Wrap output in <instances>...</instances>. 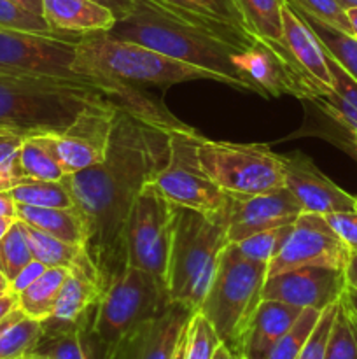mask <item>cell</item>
Here are the masks:
<instances>
[{"label": "cell", "mask_w": 357, "mask_h": 359, "mask_svg": "<svg viewBox=\"0 0 357 359\" xmlns=\"http://www.w3.org/2000/svg\"><path fill=\"white\" fill-rule=\"evenodd\" d=\"M42 332V323L20 309L0 321V359H24L31 354Z\"/></svg>", "instance_id": "4316f807"}, {"label": "cell", "mask_w": 357, "mask_h": 359, "mask_svg": "<svg viewBox=\"0 0 357 359\" xmlns=\"http://www.w3.org/2000/svg\"><path fill=\"white\" fill-rule=\"evenodd\" d=\"M345 287V270L301 266L266 277L262 300H276L298 309L324 311L340 300Z\"/></svg>", "instance_id": "4fadbf2b"}, {"label": "cell", "mask_w": 357, "mask_h": 359, "mask_svg": "<svg viewBox=\"0 0 357 359\" xmlns=\"http://www.w3.org/2000/svg\"><path fill=\"white\" fill-rule=\"evenodd\" d=\"M192 314L191 309L170 302L122 340L114 359H174Z\"/></svg>", "instance_id": "2e32d148"}, {"label": "cell", "mask_w": 357, "mask_h": 359, "mask_svg": "<svg viewBox=\"0 0 357 359\" xmlns=\"http://www.w3.org/2000/svg\"><path fill=\"white\" fill-rule=\"evenodd\" d=\"M336 309H338V302L329 305V307H326L321 312V318H318L314 332L308 337L307 344H304L303 351H301L298 359H324L326 346H328L329 333H331L332 321H335Z\"/></svg>", "instance_id": "f35d334b"}, {"label": "cell", "mask_w": 357, "mask_h": 359, "mask_svg": "<svg viewBox=\"0 0 357 359\" xmlns=\"http://www.w3.org/2000/svg\"><path fill=\"white\" fill-rule=\"evenodd\" d=\"M254 39L282 44V11L286 0H233Z\"/></svg>", "instance_id": "484cf974"}, {"label": "cell", "mask_w": 357, "mask_h": 359, "mask_svg": "<svg viewBox=\"0 0 357 359\" xmlns=\"http://www.w3.org/2000/svg\"><path fill=\"white\" fill-rule=\"evenodd\" d=\"M220 346V339L209 319L202 312H195L188 328L184 359H212L216 349Z\"/></svg>", "instance_id": "d590c367"}, {"label": "cell", "mask_w": 357, "mask_h": 359, "mask_svg": "<svg viewBox=\"0 0 357 359\" xmlns=\"http://www.w3.org/2000/svg\"><path fill=\"white\" fill-rule=\"evenodd\" d=\"M326 58H328L329 74H331L332 90H335L346 104L352 105L357 112V81L354 79L336 60H332L331 56L326 55Z\"/></svg>", "instance_id": "60d3db41"}, {"label": "cell", "mask_w": 357, "mask_h": 359, "mask_svg": "<svg viewBox=\"0 0 357 359\" xmlns=\"http://www.w3.org/2000/svg\"><path fill=\"white\" fill-rule=\"evenodd\" d=\"M212 359H241V356L240 354L233 353L230 347L224 346V344L220 342V346L216 349V354H214Z\"/></svg>", "instance_id": "c3c4849f"}, {"label": "cell", "mask_w": 357, "mask_h": 359, "mask_svg": "<svg viewBox=\"0 0 357 359\" xmlns=\"http://www.w3.org/2000/svg\"><path fill=\"white\" fill-rule=\"evenodd\" d=\"M241 359H244V358H241Z\"/></svg>", "instance_id": "680465c9"}, {"label": "cell", "mask_w": 357, "mask_h": 359, "mask_svg": "<svg viewBox=\"0 0 357 359\" xmlns=\"http://www.w3.org/2000/svg\"><path fill=\"white\" fill-rule=\"evenodd\" d=\"M268 277V263L254 262L227 244L220 255L202 312L217 337L233 353L240 354L245 330L262 300V286Z\"/></svg>", "instance_id": "8992f818"}, {"label": "cell", "mask_w": 357, "mask_h": 359, "mask_svg": "<svg viewBox=\"0 0 357 359\" xmlns=\"http://www.w3.org/2000/svg\"><path fill=\"white\" fill-rule=\"evenodd\" d=\"M42 18L63 35L111 32L118 18L97 0H42Z\"/></svg>", "instance_id": "ffe728a7"}, {"label": "cell", "mask_w": 357, "mask_h": 359, "mask_svg": "<svg viewBox=\"0 0 357 359\" xmlns=\"http://www.w3.org/2000/svg\"><path fill=\"white\" fill-rule=\"evenodd\" d=\"M118 104H102L86 109L65 132L55 133L56 156L65 175L86 170L107 156Z\"/></svg>", "instance_id": "7c38bea8"}, {"label": "cell", "mask_w": 357, "mask_h": 359, "mask_svg": "<svg viewBox=\"0 0 357 359\" xmlns=\"http://www.w3.org/2000/svg\"><path fill=\"white\" fill-rule=\"evenodd\" d=\"M14 202L31 207H74L70 193L63 181H37L24 179L9 189Z\"/></svg>", "instance_id": "f546056e"}, {"label": "cell", "mask_w": 357, "mask_h": 359, "mask_svg": "<svg viewBox=\"0 0 357 359\" xmlns=\"http://www.w3.org/2000/svg\"><path fill=\"white\" fill-rule=\"evenodd\" d=\"M170 304L167 284L146 270L126 266L94 305L93 330L107 359H114L122 340Z\"/></svg>", "instance_id": "52a82bcc"}, {"label": "cell", "mask_w": 357, "mask_h": 359, "mask_svg": "<svg viewBox=\"0 0 357 359\" xmlns=\"http://www.w3.org/2000/svg\"><path fill=\"white\" fill-rule=\"evenodd\" d=\"M188 328H189V326H188ZM186 344H188V330H186L184 335H182L181 344H178L177 353H175L174 359H184V358H186Z\"/></svg>", "instance_id": "f907efd6"}, {"label": "cell", "mask_w": 357, "mask_h": 359, "mask_svg": "<svg viewBox=\"0 0 357 359\" xmlns=\"http://www.w3.org/2000/svg\"><path fill=\"white\" fill-rule=\"evenodd\" d=\"M13 2L20 4L24 9L31 11V13L35 14H41L42 16V0H13Z\"/></svg>", "instance_id": "681fc988"}, {"label": "cell", "mask_w": 357, "mask_h": 359, "mask_svg": "<svg viewBox=\"0 0 357 359\" xmlns=\"http://www.w3.org/2000/svg\"><path fill=\"white\" fill-rule=\"evenodd\" d=\"M198 137L200 133L191 126L170 130L167 163L150 179V184L174 205L203 214H220L227 209L230 195L200 165Z\"/></svg>", "instance_id": "9c48e42d"}, {"label": "cell", "mask_w": 357, "mask_h": 359, "mask_svg": "<svg viewBox=\"0 0 357 359\" xmlns=\"http://www.w3.org/2000/svg\"><path fill=\"white\" fill-rule=\"evenodd\" d=\"M282 46L287 58L301 74L321 84L324 90H332L324 48L314 30L287 0L282 11Z\"/></svg>", "instance_id": "d6986e66"}, {"label": "cell", "mask_w": 357, "mask_h": 359, "mask_svg": "<svg viewBox=\"0 0 357 359\" xmlns=\"http://www.w3.org/2000/svg\"><path fill=\"white\" fill-rule=\"evenodd\" d=\"M0 217H9V219H18L16 217V202L9 191H0Z\"/></svg>", "instance_id": "ee69618b"}, {"label": "cell", "mask_w": 357, "mask_h": 359, "mask_svg": "<svg viewBox=\"0 0 357 359\" xmlns=\"http://www.w3.org/2000/svg\"><path fill=\"white\" fill-rule=\"evenodd\" d=\"M346 16H349L350 25H352L354 35L357 37V7H352V9H346Z\"/></svg>", "instance_id": "816d5d0a"}, {"label": "cell", "mask_w": 357, "mask_h": 359, "mask_svg": "<svg viewBox=\"0 0 357 359\" xmlns=\"http://www.w3.org/2000/svg\"><path fill=\"white\" fill-rule=\"evenodd\" d=\"M345 279H346V286H352L357 290V252H354V255L350 256L349 263H346Z\"/></svg>", "instance_id": "7dc6e473"}, {"label": "cell", "mask_w": 357, "mask_h": 359, "mask_svg": "<svg viewBox=\"0 0 357 359\" xmlns=\"http://www.w3.org/2000/svg\"><path fill=\"white\" fill-rule=\"evenodd\" d=\"M24 359H42V358H37V356H28V358H24Z\"/></svg>", "instance_id": "6f0895ef"}, {"label": "cell", "mask_w": 357, "mask_h": 359, "mask_svg": "<svg viewBox=\"0 0 357 359\" xmlns=\"http://www.w3.org/2000/svg\"><path fill=\"white\" fill-rule=\"evenodd\" d=\"M97 2L104 4L105 7H108L115 14L118 20H122V18L130 16L133 13L139 0H97Z\"/></svg>", "instance_id": "7bdbcfd3"}, {"label": "cell", "mask_w": 357, "mask_h": 359, "mask_svg": "<svg viewBox=\"0 0 357 359\" xmlns=\"http://www.w3.org/2000/svg\"><path fill=\"white\" fill-rule=\"evenodd\" d=\"M52 135L55 133H46V135L27 137L23 140L16 161L18 182L24 179L62 181L65 177V172L56 156Z\"/></svg>", "instance_id": "cb8c5ba5"}, {"label": "cell", "mask_w": 357, "mask_h": 359, "mask_svg": "<svg viewBox=\"0 0 357 359\" xmlns=\"http://www.w3.org/2000/svg\"><path fill=\"white\" fill-rule=\"evenodd\" d=\"M178 20L202 27L247 49L254 42L233 0H147Z\"/></svg>", "instance_id": "ac0fdd59"}, {"label": "cell", "mask_w": 357, "mask_h": 359, "mask_svg": "<svg viewBox=\"0 0 357 359\" xmlns=\"http://www.w3.org/2000/svg\"><path fill=\"white\" fill-rule=\"evenodd\" d=\"M287 2L290 6L308 13L310 16L331 25V27L340 28V30L354 35L352 25H350L349 16H346V11L340 6L338 0H287Z\"/></svg>", "instance_id": "8d00e7d4"}, {"label": "cell", "mask_w": 357, "mask_h": 359, "mask_svg": "<svg viewBox=\"0 0 357 359\" xmlns=\"http://www.w3.org/2000/svg\"><path fill=\"white\" fill-rule=\"evenodd\" d=\"M293 224H284V226L272 228V230L259 231V233L251 235V237L244 238L240 242H234V248L244 255L245 258L254 259V262L268 263L275 258L276 252L284 245L290 233Z\"/></svg>", "instance_id": "836d02e7"}, {"label": "cell", "mask_w": 357, "mask_h": 359, "mask_svg": "<svg viewBox=\"0 0 357 359\" xmlns=\"http://www.w3.org/2000/svg\"><path fill=\"white\" fill-rule=\"evenodd\" d=\"M46 270V266L42 265V263H38V262H31V263H28L27 266H24L23 270H21L20 273H18L16 276V279L13 280V283H10V291H13V293H20V291H23L24 287L27 286H30L31 283H34L35 279H37L38 276H41L42 272H44Z\"/></svg>", "instance_id": "b9f144b4"}, {"label": "cell", "mask_w": 357, "mask_h": 359, "mask_svg": "<svg viewBox=\"0 0 357 359\" xmlns=\"http://www.w3.org/2000/svg\"><path fill=\"white\" fill-rule=\"evenodd\" d=\"M170 130L118 109L105 160L62 179L84 221V251L104 291L126 269V221L140 189L167 163Z\"/></svg>", "instance_id": "6da1fadb"}, {"label": "cell", "mask_w": 357, "mask_h": 359, "mask_svg": "<svg viewBox=\"0 0 357 359\" xmlns=\"http://www.w3.org/2000/svg\"><path fill=\"white\" fill-rule=\"evenodd\" d=\"M321 312L317 309H304L296 323L272 347L266 359H298L321 318Z\"/></svg>", "instance_id": "d6a6232c"}, {"label": "cell", "mask_w": 357, "mask_h": 359, "mask_svg": "<svg viewBox=\"0 0 357 359\" xmlns=\"http://www.w3.org/2000/svg\"><path fill=\"white\" fill-rule=\"evenodd\" d=\"M227 210L230 203L220 214L177 207L164 279L170 302L200 311L227 245Z\"/></svg>", "instance_id": "277c9868"}, {"label": "cell", "mask_w": 357, "mask_h": 359, "mask_svg": "<svg viewBox=\"0 0 357 359\" xmlns=\"http://www.w3.org/2000/svg\"><path fill=\"white\" fill-rule=\"evenodd\" d=\"M111 102L118 104L90 84L0 74V132L21 137L62 133L86 109Z\"/></svg>", "instance_id": "3957f363"}, {"label": "cell", "mask_w": 357, "mask_h": 359, "mask_svg": "<svg viewBox=\"0 0 357 359\" xmlns=\"http://www.w3.org/2000/svg\"><path fill=\"white\" fill-rule=\"evenodd\" d=\"M94 305L76 321H58L52 318L41 321V337L30 356L42 359H107L93 330Z\"/></svg>", "instance_id": "e0dca14e"}, {"label": "cell", "mask_w": 357, "mask_h": 359, "mask_svg": "<svg viewBox=\"0 0 357 359\" xmlns=\"http://www.w3.org/2000/svg\"><path fill=\"white\" fill-rule=\"evenodd\" d=\"M18 221L72 245L86 242V226L76 207H31L16 203Z\"/></svg>", "instance_id": "603a6c76"}, {"label": "cell", "mask_w": 357, "mask_h": 359, "mask_svg": "<svg viewBox=\"0 0 357 359\" xmlns=\"http://www.w3.org/2000/svg\"><path fill=\"white\" fill-rule=\"evenodd\" d=\"M286 167V188L298 200L301 212L332 214L357 210V196L336 186L307 154H282Z\"/></svg>", "instance_id": "9a60e30c"}, {"label": "cell", "mask_w": 357, "mask_h": 359, "mask_svg": "<svg viewBox=\"0 0 357 359\" xmlns=\"http://www.w3.org/2000/svg\"><path fill=\"white\" fill-rule=\"evenodd\" d=\"M324 359H357V321L338 300Z\"/></svg>", "instance_id": "1f68e13d"}, {"label": "cell", "mask_w": 357, "mask_h": 359, "mask_svg": "<svg viewBox=\"0 0 357 359\" xmlns=\"http://www.w3.org/2000/svg\"><path fill=\"white\" fill-rule=\"evenodd\" d=\"M303 311L304 309L282 302L261 300L245 330L240 356L244 359H266L272 347L296 323Z\"/></svg>", "instance_id": "44dd1931"}, {"label": "cell", "mask_w": 357, "mask_h": 359, "mask_svg": "<svg viewBox=\"0 0 357 359\" xmlns=\"http://www.w3.org/2000/svg\"><path fill=\"white\" fill-rule=\"evenodd\" d=\"M7 291H10V283H9V279L4 276L2 270H0V294L7 293Z\"/></svg>", "instance_id": "db71d44e"}, {"label": "cell", "mask_w": 357, "mask_h": 359, "mask_svg": "<svg viewBox=\"0 0 357 359\" xmlns=\"http://www.w3.org/2000/svg\"><path fill=\"white\" fill-rule=\"evenodd\" d=\"M0 30L31 32L42 35H63L52 30L48 21L13 0H0Z\"/></svg>", "instance_id": "e575fe53"}, {"label": "cell", "mask_w": 357, "mask_h": 359, "mask_svg": "<svg viewBox=\"0 0 357 359\" xmlns=\"http://www.w3.org/2000/svg\"><path fill=\"white\" fill-rule=\"evenodd\" d=\"M300 214V203L286 186L259 195H230L227 244L259 231L293 224Z\"/></svg>", "instance_id": "5bb4252c"}, {"label": "cell", "mask_w": 357, "mask_h": 359, "mask_svg": "<svg viewBox=\"0 0 357 359\" xmlns=\"http://www.w3.org/2000/svg\"><path fill=\"white\" fill-rule=\"evenodd\" d=\"M354 153H356L357 156V137H354Z\"/></svg>", "instance_id": "9f6ffc18"}, {"label": "cell", "mask_w": 357, "mask_h": 359, "mask_svg": "<svg viewBox=\"0 0 357 359\" xmlns=\"http://www.w3.org/2000/svg\"><path fill=\"white\" fill-rule=\"evenodd\" d=\"M31 262H34V256H31L23 224L16 219L7 233L0 238V270L9 279V283H13L18 273Z\"/></svg>", "instance_id": "4dcf8cb0"}, {"label": "cell", "mask_w": 357, "mask_h": 359, "mask_svg": "<svg viewBox=\"0 0 357 359\" xmlns=\"http://www.w3.org/2000/svg\"><path fill=\"white\" fill-rule=\"evenodd\" d=\"M338 2L345 11L352 9V7H357V0H338Z\"/></svg>", "instance_id": "11a10c76"}, {"label": "cell", "mask_w": 357, "mask_h": 359, "mask_svg": "<svg viewBox=\"0 0 357 359\" xmlns=\"http://www.w3.org/2000/svg\"><path fill=\"white\" fill-rule=\"evenodd\" d=\"M350 249L335 233L326 217L315 212H301L290 233L268 265V277L301 266H328L345 270Z\"/></svg>", "instance_id": "8fae6325"}, {"label": "cell", "mask_w": 357, "mask_h": 359, "mask_svg": "<svg viewBox=\"0 0 357 359\" xmlns=\"http://www.w3.org/2000/svg\"><path fill=\"white\" fill-rule=\"evenodd\" d=\"M294 7V6H293ZM296 13L300 14L304 20V23L314 30V34L317 35L318 42L324 48L326 55L331 56L332 60L340 63L354 79L357 81V37L356 35H350L346 32L340 30V28L331 27V25L324 23V21L317 20V18L310 16L304 11L294 7Z\"/></svg>", "instance_id": "83f0119b"}, {"label": "cell", "mask_w": 357, "mask_h": 359, "mask_svg": "<svg viewBox=\"0 0 357 359\" xmlns=\"http://www.w3.org/2000/svg\"><path fill=\"white\" fill-rule=\"evenodd\" d=\"M198 160L226 195H259L286 186L284 156L268 146L216 142L200 135Z\"/></svg>", "instance_id": "ba28073f"}, {"label": "cell", "mask_w": 357, "mask_h": 359, "mask_svg": "<svg viewBox=\"0 0 357 359\" xmlns=\"http://www.w3.org/2000/svg\"><path fill=\"white\" fill-rule=\"evenodd\" d=\"M76 70L125 84L168 88L186 81L206 79L224 83L217 74L170 58L160 51L122 41L107 32L80 35L77 41Z\"/></svg>", "instance_id": "5b68a950"}, {"label": "cell", "mask_w": 357, "mask_h": 359, "mask_svg": "<svg viewBox=\"0 0 357 359\" xmlns=\"http://www.w3.org/2000/svg\"><path fill=\"white\" fill-rule=\"evenodd\" d=\"M69 276V269H46L30 286L18 293V309L31 319L44 321L51 318L59 290Z\"/></svg>", "instance_id": "d4e9b609"}, {"label": "cell", "mask_w": 357, "mask_h": 359, "mask_svg": "<svg viewBox=\"0 0 357 359\" xmlns=\"http://www.w3.org/2000/svg\"><path fill=\"white\" fill-rule=\"evenodd\" d=\"M18 309V294L13 291H7V293L0 294V321L6 318L7 314Z\"/></svg>", "instance_id": "f6af8a7d"}, {"label": "cell", "mask_w": 357, "mask_h": 359, "mask_svg": "<svg viewBox=\"0 0 357 359\" xmlns=\"http://www.w3.org/2000/svg\"><path fill=\"white\" fill-rule=\"evenodd\" d=\"M102 293L104 287L100 277L83 248L77 262L69 269V276L59 290L51 318L58 321H76L100 300Z\"/></svg>", "instance_id": "7402d4cb"}, {"label": "cell", "mask_w": 357, "mask_h": 359, "mask_svg": "<svg viewBox=\"0 0 357 359\" xmlns=\"http://www.w3.org/2000/svg\"><path fill=\"white\" fill-rule=\"evenodd\" d=\"M107 34L217 74L224 84L238 90L252 91L240 70L244 48L217 37L205 28L178 20L147 0H139L133 13L115 21Z\"/></svg>", "instance_id": "7a4b0ae2"}, {"label": "cell", "mask_w": 357, "mask_h": 359, "mask_svg": "<svg viewBox=\"0 0 357 359\" xmlns=\"http://www.w3.org/2000/svg\"><path fill=\"white\" fill-rule=\"evenodd\" d=\"M23 224L24 235H27L28 244H30L31 256H34L35 262L42 263L46 269H55V266L70 269L83 252V245L66 244L59 238L51 237V235L30 226V224Z\"/></svg>", "instance_id": "f1b7e54d"}, {"label": "cell", "mask_w": 357, "mask_h": 359, "mask_svg": "<svg viewBox=\"0 0 357 359\" xmlns=\"http://www.w3.org/2000/svg\"><path fill=\"white\" fill-rule=\"evenodd\" d=\"M175 214L177 205L168 202L150 182L140 189L125 228L126 266L146 270L164 283Z\"/></svg>", "instance_id": "30bf717a"}, {"label": "cell", "mask_w": 357, "mask_h": 359, "mask_svg": "<svg viewBox=\"0 0 357 359\" xmlns=\"http://www.w3.org/2000/svg\"><path fill=\"white\" fill-rule=\"evenodd\" d=\"M329 226L335 230L343 241V244L350 249V252H357V210H349V212H332L324 214Z\"/></svg>", "instance_id": "ab89813d"}, {"label": "cell", "mask_w": 357, "mask_h": 359, "mask_svg": "<svg viewBox=\"0 0 357 359\" xmlns=\"http://www.w3.org/2000/svg\"><path fill=\"white\" fill-rule=\"evenodd\" d=\"M340 300L343 302V305L346 307V311L352 314V318L357 321V290L352 286H346L343 294L340 297Z\"/></svg>", "instance_id": "bcb514c9"}, {"label": "cell", "mask_w": 357, "mask_h": 359, "mask_svg": "<svg viewBox=\"0 0 357 359\" xmlns=\"http://www.w3.org/2000/svg\"><path fill=\"white\" fill-rule=\"evenodd\" d=\"M24 139L16 133L0 132V191H9L18 182L16 161Z\"/></svg>", "instance_id": "74e56055"}, {"label": "cell", "mask_w": 357, "mask_h": 359, "mask_svg": "<svg viewBox=\"0 0 357 359\" xmlns=\"http://www.w3.org/2000/svg\"><path fill=\"white\" fill-rule=\"evenodd\" d=\"M14 221H16V219H9V217H0V238H2L4 235L7 233V230L13 226Z\"/></svg>", "instance_id": "f5cc1de1"}]
</instances>
